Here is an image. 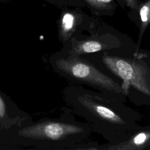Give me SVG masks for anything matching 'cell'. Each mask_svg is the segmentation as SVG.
<instances>
[{"instance_id": "10", "label": "cell", "mask_w": 150, "mask_h": 150, "mask_svg": "<svg viewBox=\"0 0 150 150\" xmlns=\"http://www.w3.org/2000/svg\"><path fill=\"white\" fill-rule=\"evenodd\" d=\"M88 2L91 3V4H93V5L94 6H100V5H98L97 2V1L96 0H87Z\"/></svg>"}, {"instance_id": "3", "label": "cell", "mask_w": 150, "mask_h": 150, "mask_svg": "<svg viewBox=\"0 0 150 150\" xmlns=\"http://www.w3.org/2000/svg\"><path fill=\"white\" fill-rule=\"evenodd\" d=\"M101 60L105 67L122 80V88L128 93L132 86L141 93L150 96V71L143 54H134V58L114 56L103 52Z\"/></svg>"}, {"instance_id": "8", "label": "cell", "mask_w": 150, "mask_h": 150, "mask_svg": "<svg viewBox=\"0 0 150 150\" xmlns=\"http://www.w3.org/2000/svg\"><path fill=\"white\" fill-rule=\"evenodd\" d=\"M139 14H140L141 21V28H140V33L139 35V38H138V40L137 45L136 52L135 54L138 53V50L139 47V45L141 43L144 33L147 26L150 22V2H149L146 5H144V6H142L139 11Z\"/></svg>"}, {"instance_id": "4", "label": "cell", "mask_w": 150, "mask_h": 150, "mask_svg": "<svg viewBox=\"0 0 150 150\" xmlns=\"http://www.w3.org/2000/svg\"><path fill=\"white\" fill-rule=\"evenodd\" d=\"M91 128L86 122L77 121L71 122L47 121L32 126L22 131L27 137H38L52 141H65L71 149L83 142L92 132Z\"/></svg>"}, {"instance_id": "7", "label": "cell", "mask_w": 150, "mask_h": 150, "mask_svg": "<svg viewBox=\"0 0 150 150\" xmlns=\"http://www.w3.org/2000/svg\"><path fill=\"white\" fill-rule=\"evenodd\" d=\"M74 16L69 13L64 14L63 16L61 24L60 35L63 40L66 42L71 38L75 28Z\"/></svg>"}, {"instance_id": "12", "label": "cell", "mask_w": 150, "mask_h": 150, "mask_svg": "<svg viewBox=\"0 0 150 150\" xmlns=\"http://www.w3.org/2000/svg\"><path fill=\"white\" fill-rule=\"evenodd\" d=\"M127 1H128V2H129V5H131V6H132V4H134V3L132 2V0H127Z\"/></svg>"}, {"instance_id": "5", "label": "cell", "mask_w": 150, "mask_h": 150, "mask_svg": "<svg viewBox=\"0 0 150 150\" xmlns=\"http://www.w3.org/2000/svg\"><path fill=\"white\" fill-rule=\"evenodd\" d=\"M71 46L68 53L81 56L98 52H106L121 46V41L111 36H96L83 40L71 38Z\"/></svg>"}, {"instance_id": "1", "label": "cell", "mask_w": 150, "mask_h": 150, "mask_svg": "<svg viewBox=\"0 0 150 150\" xmlns=\"http://www.w3.org/2000/svg\"><path fill=\"white\" fill-rule=\"evenodd\" d=\"M124 99L76 84L69 89V102L76 115L83 118L92 131L108 141V145L128 139L140 126L139 114L127 107Z\"/></svg>"}, {"instance_id": "11", "label": "cell", "mask_w": 150, "mask_h": 150, "mask_svg": "<svg viewBox=\"0 0 150 150\" xmlns=\"http://www.w3.org/2000/svg\"><path fill=\"white\" fill-rule=\"evenodd\" d=\"M98 2H101V3H108L111 2L112 0H96Z\"/></svg>"}, {"instance_id": "9", "label": "cell", "mask_w": 150, "mask_h": 150, "mask_svg": "<svg viewBox=\"0 0 150 150\" xmlns=\"http://www.w3.org/2000/svg\"><path fill=\"white\" fill-rule=\"evenodd\" d=\"M5 114V103L0 97V117H3Z\"/></svg>"}, {"instance_id": "2", "label": "cell", "mask_w": 150, "mask_h": 150, "mask_svg": "<svg viewBox=\"0 0 150 150\" xmlns=\"http://www.w3.org/2000/svg\"><path fill=\"white\" fill-rule=\"evenodd\" d=\"M57 69L75 84L91 87L99 91L119 97L124 100L128 94L118 82L98 69L91 62L68 53L55 61Z\"/></svg>"}, {"instance_id": "13", "label": "cell", "mask_w": 150, "mask_h": 150, "mask_svg": "<svg viewBox=\"0 0 150 150\" xmlns=\"http://www.w3.org/2000/svg\"><path fill=\"white\" fill-rule=\"evenodd\" d=\"M149 149H150V148H149Z\"/></svg>"}, {"instance_id": "6", "label": "cell", "mask_w": 150, "mask_h": 150, "mask_svg": "<svg viewBox=\"0 0 150 150\" xmlns=\"http://www.w3.org/2000/svg\"><path fill=\"white\" fill-rule=\"evenodd\" d=\"M150 146V127H140L129 138L118 144L103 146L107 150H140Z\"/></svg>"}]
</instances>
